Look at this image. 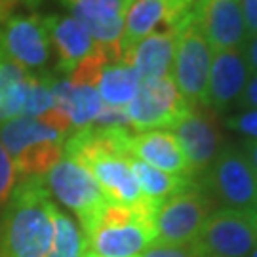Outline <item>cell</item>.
I'll list each match as a JSON object with an SVG mask.
<instances>
[{
    "mask_svg": "<svg viewBox=\"0 0 257 257\" xmlns=\"http://www.w3.org/2000/svg\"><path fill=\"white\" fill-rule=\"evenodd\" d=\"M97 46L120 50L126 14L134 0H61ZM122 52V50H120Z\"/></svg>",
    "mask_w": 257,
    "mask_h": 257,
    "instance_id": "13",
    "label": "cell"
},
{
    "mask_svg": "<svg viewBox=\"0 0 257 257\" xmlns=\"http://www.w3.org/2000/svg\"><path fill=\"white\" fill-rule=\"evenodd\" d=\"M82 257H99V255H95V253H92V251H84Z\"/></svg>",
    "mask_w": 257,
    "mask_h": 257,
    "instance_id": "31",
    "label": "cell"
},
{
    "mask_svg": "<svg viewBox=\"0 0 257 257\" xmlns=\"http://www.w3.org/2000/svg\"><path fill=\"white\" fill-rule=\"evenodd\" d=\"M211 52L213 50L198 31L191 14L177 27L172 78L193 109H208V80L213 57Z\"/></svg>",
    "mask_w": 257,
    "mask_h": 257,
    "instance_id": "4",
    "label": "cell"
},
{
    "mask_svg": "<svg viewBox=\"0 0 257 257\" xmlns=\"http://www.w3.org/2000/svg\"><path fill=\"white\" fill-rule=\"evenodd\" d=\"M139 257H200L196 244H164L153 242Z\"/></svg>",
    "mask_w": 257,
    "mask_h": 257,
    "instance_id": "25",
    "label": "cell"
},
{
    "mask_svg": "<svg viewBox=\"0 0 257 257\" xmlns=\"http://www.w3.org/2000/svg\"><path fill=\"white\" fill-rule=\"evenodd\" d=\"M196 0H134L126 14L124 33L120 38V50L124 61L132 48L156 29H177L193 14Z\"/></svg>",
    "mask_w": 257,
    "mask_h": 257,
    "instance_id": "10",
    "label": "cell"
},
{
    "mask_svg": "<svg viewBox=\"0 0 257 257\" xmlns=\"http://www.w3.org/2000/svg\"><path fill=\"white\" fill-rule=\"evenodd\" d=\"M249 257H257V246H255V249H253V251L249 253Z\"/></svg>",
    "mask_w": 257,
    "mask_h": 257,
    "instance_id": "32",
    "label": "cell"
},
{
    "mask_svg": "<svg viewBox=\"0 0 257 257\" xmlns=\"http://www.w3.org/2000/svg\"><path fill=\"white\" fill-rule=\"evenodd\" d=\"M155 204L138 206L107 202L82 230L84 251L99 257H139L156 240Z\"/></svg>",
    "mask_w": 257,
    "mask_h": 257,
    "instance_id": "2",
    "label": "cell"
},
{
    "mask_svg": "<svg viewBox=\"0 0 257 257\" xmlns=\"http://www.w3.org/2000/svg\"><path fill=\"white\" fill-rule=\"evenodd\" d=\"M0 52L25 71L46 65L50 57L46 18L10 16L0 27Z\"/></svg>",
    "mask_w": 257,
    "mask_h": 257,
    "instance_id": "12",
    "label": "cell"
},
{
    "mask_svg": "<svg viewBox=\"0 0 257 257\" xmlns=\"http://www.w3.org/2000/svg\"><path fill=\"white\" fill-rule=\"evenodd\" d=\"M50 44H54L57 54V69L71 74L93 52L95 42L78 19L71 18H46Z\"/></svg>",
    "mask_w": 257,
    "mask_h": 257,
    "instance_id": "18",
    "label": "cell"
},
{
    "mask_svg": "<svg viewBox=\"0 0 257 257\" xmlns=\"http://www.w3.org/2000/svg\"><path fill=\"white\" fill-rule=\"evenodd\" d=\"M246 29H248V37L257 35V0H240Z\"/></svg>",
    "mask_w": 257,
    "mask_h": 257,
    "instance_id": "27",
    "label": "cell"
},
{
    "mask_svg": "<svg viewBox=\"0 0 257 257\" xmlns=\"http://www.w3.org/2000/svg\"><path fill=\"white\" fill-rule=\"evenodd\" d=\"M18 179L19 174L16 170V164L10 158L4 145L0 143V208H4L8 204L10 196H12L16 185H18Z\"/></svg>",
    "mask_w": 257,
    "mask_h": 257,
    "instance_id": "24",
    "label": "cell"
},
{
    "mask_svg": "<svg viewBox=\"0 0 257 257\" xmlns=\"http://www.w3.org/2000/svg\"><path fill=\"white\" fill-rule=\"evenodd\" d=\"M84 253V234L80 227L67 213L55 211L54 240L46 257H82Z\"/></svg>",
    "mask_w": 257,
    "mask_h": 257,
    "instance_id": "22",
    "label": "cell"
},
{
    "mask_svg": "<svg viewBox=\"0 0 257 257\" xmlns=\"http://www.w3.org/2000/svg\"><path fill=\"white\" fill-rule=\"evenodd\" d=\"M244 46H246L244 48V57L248 61L249 71L257 74V35L255 37H249Z\"/></svg>",
    "mask_w": 257,
    "mask_h": 257,
    "instance_id": "29",
    "label": "cell"
},
{
    "mask_svg": "<svg viewBox=\"0 0 257 257\" xmlns=\"http://www.w3.org/2000/svg\"><path fill=\"white\" fill-rule=\"evenodd\" d=\"M23 2H27V4H37L38 0H23Z\"/></svg>",
    "mask_w": 257,
    "mask_h": 257,
    "instance_id": "33",
    "label": "cell"
},
{
    "mask_svg": "<svg viewBox=\"0 0 257 257\" xmlns=\"http://www.w3.org/2000/svg\"><path fill=\"white\" fill-rule=\"evenodd\" d=\"M194 244L200 257H249L257 246V211H211Z\"/></svg>",
    "mask_w": 257,
    "mask_h": 257,
    "instance_id": "8",
    "label": "cell"
},
{
    "mask_svg": "<svg viewBox=\"0 0 257 257\" xmlns=\"http://www.w3.org/2000/svg\"><path fill=\"white\" fill-rule=\"evenodd\" d=\"M175 40H177V29L156 31L132 48V52L126 57V63L136 69L141 82L172 76Z\"/></svg>",
    "mask_w": 257,
    "mask_h": 257,
    "instance_id": "17",
    "label": "cell"
},
{
    "mask_svg": "<svg viewBox=\"0 0 257 257\" xmlns=\"http://www.w3.org/2000/svg\"><path fill=\"white\" fill-rule=\"evenodd\" d=\"M227 124L242 136H246L249 141H257V109H249L242 114L230 116Z\"/></svg>",
    "mask_w": 257,
    "mask_h": 257,
    "instance_id": "26",
    "label": "cell"
},
{
    "mask_svg": "<svg viewBox=\"0 0 257 257\" xmlns=\"http://www.w3.org/2000/svg\"><path fill=\"white\" fill-rule=\"evenodd\" d=\"M240 107H248V109H257V74L249 76L248 84L244 88L242 95L238 97L236 101Z\"/></svg>",
    "mask_w": 257,
    "mask_h": 257,
    "instance_id": "28",
    "label": "cell"
},
{
    "mask_svg": "<svg viewBox=\"0 0 257 257\" xmlns=\"http://www.w3.org/2000/svg\"><path fill=\"white\" fill-rule=\"evenodd\" d=\"M126 149L130 156L153 168H158L172 175L193 179V170L174 132H168V130L130 132Z\"/></svg>",
    "mask_w": 257,
    "mask_h": 257,
    "instance_id": "15",
    "label": "cell"
},
{
    "mask_svg": "<svg viewBox=\"0 0 257 257\" xmlns=\"http://www.w3.org/2000/svg\"><path fill=\"white\" fill-rule=\"evenodd\" d=\"M210 198L229 210L257 211V172L244 151L221 149L206 172Z\"/></svg>",
    "mask_w": 257,
    "mask_h": 257,
    "instance_id": "6",
    "label": "cell"
},
{
    "mask_svg": "<svg viewBox=\"0 0 257 257\" xmlns=\"http://www.w3.org/2000/svg\"><path fill=\"white\" fill-rule=\"evenodd\" d=\"M244 155L249 160V164L253 166V170L257 172V141H248L246 149H244Z\"/></svg>",
    "mask_w": 257,
    "mask_h": 257,
    "instance_id": "30",
    "label": "cell"
},
{
    "mask_svg": "<svg viewBox=\"0 0 257 257\" xmlns=\"http://www.w3.org/2000/svg\"><path fill=\"white\" fill-rule=\"evenodd\" d=\"M248 61L242 50H217L213 52L208 80V109L221 112L238 101L249 80Z\"/></svg>",
    "mask_w": 257,
    "mask_h": 257,
    "instance_id": "16",
    "label": "cell"
},
{
    "mask_svg": "<svg viewBox=\"0 0 257 257\" xmlns=\"http://www.w3.org/2000/svg\"><path fill=\"white\" fill-rule=\"evenodd\" d=\"M52 84L54 78L50 74L44 76H35L31 74L27 90V99H25V107H23V116H42L44 112L54 107V99H52Z\"/></svg>",
    "mask_w": 257,
    "mask_h": 257,
    "instance_id": "23",
    "label": "cell"
},
{
    "mask_svg": "<svg viewBox=\"0 0 257 257\" xmlns=\"http://www.w3.org/2000/svg\"><path fill=\"white\" fill-rule=\"evenodd\" d=\"M55 211L44 177H21L0 217V257H46Z\"/></svg>",
    "mask_w": 257,
    "mask_h": 257,
    "instance_id": "1",
    "label": "cell"
},
{
    "mask_svg": "<svg viewBox=\"0 0 257 257\" xmlns=\"http://www.w3.org/2000/svg\"><path fill=\"white\" fill-rule=\"evenodd\" d=\"M193 19L213 52L242 50L248 42L240 0H196Z\"/></svg>",
    "mask_w": 257,
    "mask_h": 257,
    "instance_id": "11",
    "label": "cell"
},
{
    "mask_svg": "<svg viewBox=\"0 0 257 257\" xmlns=\"http://www.w3.org/2000/svg\"><path fill=\"white\" fill-rule=\"evenodd\" d=\"M130 166H132L134 177L138 181L141 196L151 204H155V206H160L170 196L181 193L183 189L194 183L191 177L172 175L168 172L158 170V168L145 164V162H141L134 156H130Z\"/></svg>",
    "mask_w": 257,
    "mask_h": 257,
    "instance_id": "21",
    "label": "cell"
},
{
    "mask_svg": "<svg viewBox=\"0 0 257 257\" xmlns=\"http://www.w3.org/2000/svg\"><path fill=\"white\" fill-rule=\"evenodd\" d=\"M174 136L183 149L194 174H206L221 153V132L206 109H193L174 128Z\"/></svg>",
    "mask_w": 257,
    "mask_h": 257,
    "instance_id": "14",
    "label": "cell"
},
{
    "mask_svg": "<svg viewBox=\"0 0 257 257\" xmlns=\"http://www.w3.org/2000/svg\"><path fill=\"white\" fill-rule=\"evenodd\" d=\"M193 110L172 76H162L139 84L136 97L124 109L130 128L136 132L147 130H174Z\"/></svg>",
    "mask_w": 257,
    "mask_h": 257,
    "instance_id": "5",
    "label": "cell"
},
{
    "mask_svg": "<svg viewBox=\"0 0 257 257\" xmlns=\"http://www.w3.org/2000/svg\"><path fill=\"white\" fill-rule=\"evenodd\" d=\"M67 136L35 116H18L0 126V143L19 177H44L65 153Z\"/></svg>",
    "mask_w": 257,
    "mask_h": 257,
    "instance_id": "3",
    "label": "cell"
},
{
    "mask_svg": "<svg viewBox=\"0 0 257 257\" xmlns=\"http://www.w3.org/2000/svg\"><path fill=\"white\" fill-rule=\"evenodd\" d=\"M213 200L202 187L189 185L181 193L170 196L156 208V242L164 244H193L204 223L211 215Z\"/></svg>",
    "mask_w": 257,
    "mask_h": 257,
    "instance_id": "7",
    "label": "cell"
},
{
    "mask_svg": "<svg viewBox=\"0 0 257 257\" xmlns=\"http://www.w3.org/2000/svg\"><path fill=\"white\" fill-rule=\"evenodd\" d=\"M31 74L0 52V126L23 116Z\"/></svg>",
    "mask_w": 257,
    "mask_h": 257,
    "instance_id": "19",
    "label": "cell"
},
{
    "mask_svg": "<svg viewBox=\"0 0 257 257\" xmlns=\"http://www.w3.org/2000/svg\"><path fill=\"white\" fill-rule=\"evenodd\" d=\"M44 183L59 202L76 213L80 230L86 229L107 204L90 170L67 155L48 172Z\"/></svg>",
    "mask_w": 257,
    "mask_h": 257,
    "instance_id": "9",
    "label": "cell"
},
{
    "mask_svg": "<svg viewBox=\"0 0 257 257\" xmlns=\"http://www.w3.org/2000/svg\"><path fill=\"white\" fill-rule=\"evenodd\" d=\"M139 80L136 69L126 61H114L103 69L95 90L101 101L112 109H126L139 90Z\"/></svg>",
    "mask_w": 257,
    "mask_h": 257,
    "instance_id": "20",
    "label": "cell"
}]
</instances>
